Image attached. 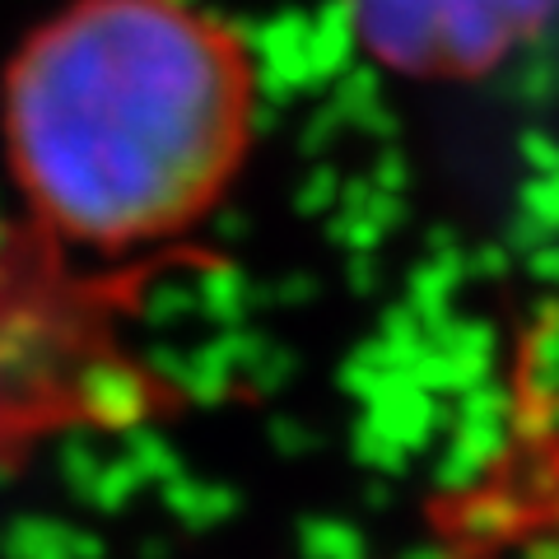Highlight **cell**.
Listing matches in <instances>:
<instances>
[{
  "mask_svg": "<svg viewBox=\"0 0 559 559\" xmlns=\"http://www.w3.org/2000/svg\"><path fill=\"white\" fill-rule=\"evenodd\" d=\"M252 70L187 0H75L5 75V140L43 215L84 242H145L219 197L248 150Z\"/></svg>",
  "mask_w": 559,
  "mask_h": 559,
  "instance_id": "obj_1",
  "label": "cell"
},
{
  "mask_svg": "<svg viewBox=\"0 0 559 559\" xmlns=\"http://www.w3.org/2000/svg\"><path fill=\"white\" fill-rule=\"evenodd\" d=\"M559 0H349L382 61L406 70H480L555 14Z\"/></svg>",
  "mask_w": 559,
  "mask_h": 559,
  "instance_id": "obj_2",
  "label": "cell"
}]
</instances>
